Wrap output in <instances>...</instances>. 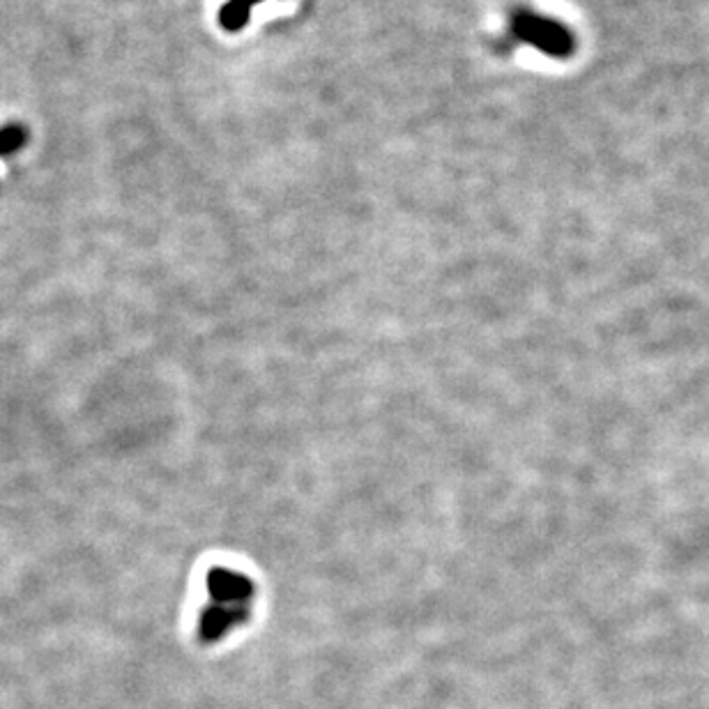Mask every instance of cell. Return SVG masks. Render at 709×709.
<instances>
[{"mask_svg": "<svg viewBox=\"0 0 709 709\" xmlns=\"http://www.w3.org/2000/svg\"><path fill=\"white\" fill-rule=\"evenodd\" d=\"M514 33L518 40L532 44L539 51L551 53V56H567L571 51V37L567 30L555 21L523 12L514 19Z\"/></svg>", "mask_w": 709, "mask_h": 709, "instance_id": "obj_1", "label": "cell"}, {"mask_svg": "<svg viewBox=\"0 0 709 709\" xmlns=\"http://www.w3.org/2000/svg\"><path fill=\"white\" fill-rule=\"evenodd\" d=\"M258 3V0H228V3L221 7V26L226 30H240L242 26H247L251 5Z\"/></svg>", "mask_w": 709, "mask_h": 709, "instance_id": "obj_2", "label": "cell"}, {"mask_svg": "<svg viewBox=\"0 0 709 709\" xmlns=\"http://www.w3.org/2000/svg\"><path fill=\"white\" fill-rule=\"evenodd\" d=\"M28 143V129L21 125L0 127V157H10Z\"/></svg>", "mask_w": 709, "mask_h": 709, "instance_id": "obj_3", "label": "cell"}]
</instances>
